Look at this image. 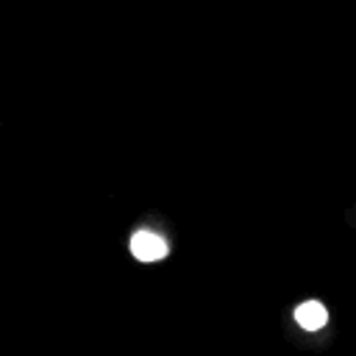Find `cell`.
<instances>
[{
	"label": "cell",
	"mask_w": 356,
	"mask_h": 356,
	"mask_svg": "<svg viewBox=\"0 0 356 356\" xmlns=\"http://www.w3.org/2000/svg\"><path fill=\"white\" fill-rule=\"evenodd\" d=\"M131 253L139 261H156V259L167 256V242L153 231H136L131 236Z\"/></svg>",
	"instance_id": "6da1fadb"
},
{
	"label": "cell",
	"mask_w": 356,
	"mask_h": 356,
	"mask_svg": "<svg viewBox=\"0 0 356 356\" xmlns=\"http://www.w3.org/2000/svg\"><path fill=\"white\" fill-rule=\"evenodd\" d=\"M295 320L300 323V328H306V331H317V328L325 325L328 312H325L323 303H317V300H306V303H300V306L295 309Z\"/></svg>",
	"instance_id": "7a4b0ae2"
}]
</instances>
